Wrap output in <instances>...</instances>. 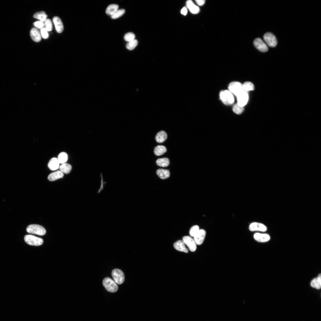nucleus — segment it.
Here are the masks:
<instances>
[{"label": "nucleus", "instance_id": "f257e3e1", "mask_svg": "<svg viewBox=\"0 0 321 321\" xmlns=\"http://www.w3.org/2000/svg\"><path fill=\"white\" fill-rule=\"evenodd\" d=\"M103 284L106 290L111 292H115L118 289V286L115 281L111 278L106 277L103 281Z\"/></svg>", "mask_w": 321, "mask_h": 321}, {"label": "nucleus", "instance_id": "f03ea898", "mask_svg": "<svg viewBox=\"0 0 321 321\" xmlns=\"http://www.w3.org/2000/svg\"><path fill=\"white\" fill-rule=\"evenodd\" d=\"M27 232L29 233L42 236L45 235L46 231L44 227L38 224H31L26 228Z\"/></svg>", "mask_w": 321, "mask_h": 321}, {"label": "nucleus", "instance_id": "7ed1b4c3", "mask_svg": "<svg viewBox=\"0 0 321 321\" xmlns=\"http://www.w3.org/2000/svg\"><path fill=\"white\" fill-rule=\"evenodd\" d=\"M220 97L223 103L225 105L231 104L234 102V96L229 90L221 91L220 93Z\"/></svg>", "mask_w": 321, "mask_h": 321}, {"label": "nucleus", "instance_id": "20e7f679", "mask_svg": "<svg viewBox=\"0 0 321 321\" xmlns=\"http://www.w3.org/2000/svg\"><path fill=\"white\" fill-rule=\"evenodd\" d=\"M24 240L26 243L28 244L36 246L41 245L43 242L42 238L30 235H25Z\"/></svg>", "mask_w": 321, "mask_h": 321}, {"label": "nucleus", "instance_id": "39448f33", "mask_svg": "<svg viewBox=\"0 0 321 321\" xmlns=\"http://www.w3.org/2000/svg\"><path fill=\"white\" fill-rule=\"evenodd\" d=\"M111 275L114 281L119 284H122L125 280L124 273L120 269H115L112 270Z\"/></svg>", "mask_w": 321, "mask_h": 321}, {"label": "nucleus", "instance_id": "423d86ee", "mask_svg": "<svg viewBox=\"0 0 321 321\" xmlns=\"http://www.w3.org/2000/svg\"><path fill=\"white\" fill-rule=\"evenodd\" d=\"M229 91L237 96L243 89V84L240 83L237 81L232 82L230 83L228 86Z\"/></svg>", "mask_w": 321, "mask_h": 321}, {"label": "nucleus", "instance_id": "0eeeda50", "mask_svg": "<svg viewBox=\"0 0 321 321\" xmlns=\"http://www.w3.org/2000/svg\"><path fill=\"white\" fill-rule=\"evenodd\" d=\"M264 40L269 46L274 47L277 44V41L276 37L272 33L268 32L265 33L263 37Z\"/></svg>", "mask_w": 321, "mask_h": 321}, {"label": "nucleus", "instance_id": "6e6552de", "mask_svg": "<svg viewBox=\"0 0 321 321\" xmlns=\"http://www.w3.org/2000/svg\"><path fill=\"white\" fill-rule=\"evenodd\" d=\"M237 104L241 107H243L247 104L248 99L247 92L244 90L240 92L237 96Z\"/></svg>", "mask_w": 321, "mask_h": 321}, {"label": "nucleus", "instance_id": "1a4fd4ad", "mask_svg": "<svg viewBox=\"0 0 321 321\" xmlns=\"http://www.w3.org/2000/svg\"><path fill=\"white\" fill-rule=\"evenodd\" d=\"M182 241L186 244L190 251H195L196 249V244L194 240L191 237L186 236L183 237Z\"/></svg>", "mask_w": 321, "mask_h": 321}, {"label": "nucleus", "instance_id": "9d476101", "mask_svg": "<svg viewBox=\"0 0 321 321\" xmlns=\"http://www.w3.org/2000/svg\"><path fill=\"white\" fill-rule=\"evenodd\" d=\"M249 229L251 231H259L264 232L267 230V227L262 223L254 222L250 224Z\"/></svg>", "mask_w": 321, "mask_h": 321}, {"label": "nucleus", "instance_id": "9b49d317", "mask_svg": "<svg viewBox=\"0 0 321 321\" xmlns=\"http://www.w3.org/2000/svg\"><path fill=\"white\" fill-rule=\"evenodd\" d=\"M206 232L202 229L199 230L197 233L193 237L194 241L196 244L201 245L204 240L206 236Z\"/></svg>", "mask_w": 321, "mask_h": 321}, {"label": "nucleus", "instance_id": "f8f14e48", "mask_svg": "<svg viewBox=\"0 0 321 321\" xmlns=\"http://www.w3.org/2000/svg\"><path fill=\"white\" fill-rule=\"evenodd\" d=\"M254 44L256 48L261 52H265L268 50L267 46L260 38L256 39L254 41Z\"/></svg>", "mask_w": 321, "mask_h": 321}, {"label": "nucleus", "instance_id": "ddd939ff", "mask_svg": "<svg viewBox=\"0 0 321 321\" xmlns=\"http://www.w3.org/2000/svg\"><path fill=\"white\" fill-rule=\"evenodd\" d=\"M254 239L259 242H265L268 241L270 239L269 235L267 234L256 233L254 235Z\"/></svg>", "mask_w": 321, "mask_h": 321}, {"label": "nucleus", "instance_id": "4468645a", "mask_svg": "<svg viewBox=\"0 0 321 321\" xmlns=\"http://www.w3.org/2000/svg\"><path fill=\"white\" fill-rule=\"evenodd\" d=\"M53 21L57 32L59 33L62 32L63 31L64 27L60 18L58 17L55 16L53 18Z\"/></svg>", "mask_w": 321, "mask_h": 321}, {"label": "nucleus", "instance_id": "2eb2a0df", "mask_svg": "<svg viewBox=\"0 0 321 321\" xmlns=\"http://www.w3.org/2000/svg\"><path fill=\"white\" fill-rule=\"evenodd\" d=\"M174 246L176 250L178 251L186 253L188 252V250L186 248L184 243L182 240H179L174 243Z\"/></svg>", "mask_w": 321, "mask_h": 321}, {"label": "nucleus", "instance_id": "dca6fc26", "mask_svg": "<svg viewBox=\"0 0 321 321\" xmlns=\"http://www.w3.org/2000/svg\"><path fill=\"white\" fill-rule=\"evenodd\" d=\"M186 4L187 7L191 13L196 14L199 12V8L191 0L187 1L186 2Z\"/></svg>", "mask_w": 321, "mask_h": 321}, {"label": "nucleus", "instance_id": "f3484780", "mask_svg": "<svg viewBox=\"0 0 321 321\" xmlns=\"http://www.w3.org/2000/svg\"><path fill=\"white\" fill-rule=\"evenodd\" d=\"M31 37L33 40L36 42H40L41 39V35L38 30L35 28H33L30 32Z\"/></svg>", "mask_w": 321, "mask_h": 321}, {"label": "nucleus", "instance_id": "a211bd4d", "mask_svg": "<svg viewBox=\"0 0 321 321\" xmlns=\"http://www.w3.org/2000/svg\"><path fill=\"white\" fill-rule=\"evenodd\" d=\"M59 163L58 159L56 158H53L49 161L48 166L50 169L54 171L59 167Z\"/></svg>", "mask_w": 321, "mask_h": 321}, {"label": "nucleus", "instance_id": "6ab92c4d", "mask_svg": "<svg viewBox=\"0 0 321 321\" xmlns=\"http://www.w3.org/2000/svg\"><path fill=\"white\" fill-rule=\"evenodd\" d=\"M63 176V173L58 170L50 174L48 177V179L50 181H54L62 178Z\"/></svg>", "mask_w": 321, "mask_h": 321}, {"label": "nucleus", "instance_id": "aec40b11", "mask_svg": "<svg viewBox=\"0 0 321 321\" xmlns=\"http://www.w3.org/2000/svg\"><path fill=\"white\" fill-rule=\"evenodd\" d=\"M167 137L166 133L165 131L162 130L157 133L155 137V139L157 142L161 143L166 140Z\"/></svg>", "mask_w": 321, "mask_h": 321}, {"label": "nucleus", "instance_id": "412c9836", "mask_svg": "<svg viewBox=\"0 0 321 321\" xmlns=\"http://www.w3.org/2000/svg\"><path fill=\"white\" fill-rule=\"evenodd\" d=\"M156 174L161 179H165L169 178L170 175L169 170L163 169H159L156 171Z\"/></svg>", "mask_w": 321, "mask_h": 321}, {"label": "nucleus", "instance_id": "4be33fe9", "mask_svg": "<svg viewBox=\"0 0 321 321\" xmlns=\"http://www.w3.org/2000/svg\"><path fill=\"white\" fill-rule=\"evenodd\" d=\"M311 285L313 288L320 289L321 287V275L320 274L317 277L314 278L311 282Z\"/></svg>", "mask_w": 321, "mask_h": 321}, {"label": "nucleus", "instance_id": "5701e85b", "mask_svg": "<svg viewBox=\"0 0 321 321\" xmlns=\"http://www.w3.org/2000/svg\"><path fill=\"white\" fill-rule=\"evenodd\" d=\"M118 7L119 6L117 4L109 5L106 10V13L107 15L111 16L118 9Z\"/></svg>", "mask_w": 321, "mask_h": 321}, {"label": "nucleus", "instance_id": "b1692460", "mask_svg": "<svg viewBox=\"0 0 321 321\" xmlns=\"http://www.w3.org/2000/svg\"><path fill=\"white\" fill-rule=\"evenodd\" d=\"M166 148L163 145H159L156 147L154 150L155 154L157 156H160L163 155L166 152Z\"/></svg>", "mask_w": 321, "mask_h": 321}, {"label": "nucleus", "instance_id": "393cba45", "mask_svg": "<svg viewBox=\"0 0 321 321\" xmlns=\"http://www.w3.org/2000/svg\"><path fill=\"white\" fill-rule=\"evenodd\" d=\"M156 163L158 166L166 167L169 165V159L166 158H158L157 160Z\"/></svg>", "mask_w": 321, "mask_h": 321}, {"label": "nucleus", "instance_id": "a878e982", "mask_svg": "<svg viewBox=\"0 0 321 321\" xmlns=\"http://www.w3.org/2000/svg\"><path fill=\"white\" fill-rule=\"evenodd\" d=\"M60 171L63 173L67 174L69 173L72 169L71 166L67 163L62 164L59 167Z\"/></svg>", "mask_w": 321, "mask_h": 321}, {"label": "nucleus", "instance_id": "bb28decb", "mask_svg": "<svg viewBox=\"0 0 321 321\" xmlns=\"http://www.w3.org/2000/svg\"><path fill=\"white\" fill-rule=\"evenodd\" d=\"M33 17L40 20V21L43 22L45 21L46 19L47 15L45 12L42 11L35 13L33 15Z\"/></svg>", "mask_w": 321, "mask_h": 321}, {"label": "nucleus", "instance_id": "cd10ccee", "mask_svg": "<svg viewBox=\"0 0 321 321\" xmlns=\"http://www.w3.org/2000/svg\"><path fill=\"white\" fill-rule=\"evenodd\" d=\"M67 158V154L65 152H62L59 155L57 159L59 163L62 164L66 162Z\"/></svg>", "mask_w": 321, "mask_h": 321}, {"label": "nucleus", "instance_id": "c85d7f7f", "mask_svg": "<svg viewBox=\"0 0 321 321\" xmlns=\"http://www.w3.org/2000/svg\"><path fill=\"white\" fill-rule=\"evenodd\" d=\"M243 88L246 92L254 90V86L251 82L248 81L245 82L243 84Z\"/></svg>", "mask_w": 321, "mask_h": 321}, {"label": "nucleus", "instance_id": "c756f323", "mask_svg": "<svg viewBox=\"0 0 321 321\" xmlns=\"http://www.w3.org/2000/svg\"><path fill=\"white\" fill-rule=\"evenodd\" d=\"M138 44V41L137 40L134 39L132 41L128 42L126 45V47L128 50H132L136 48Z\"/></svg>", "mask_w": 321, "mask_h": 321}, {"label": "nucleus", "instance_id": "7c9ffc66", "mask_svg": "<svg viewBox=\"0 0 321 321\" xmlns=\"http://www.w3.org/2000/svg\"><path fill=\"white\" fill-rule=\"evenodd\" d=\"M125 10L124 9H118L111 17L113 19L118 18L122 15L125 13Z\"/></svg>", "mask_w": 321, "mask_h": 321}, {"label": "nucleus", "instance_id": "2f4dec72", "mask_svg": "<svg viewBox=\"0 0 321 321\" xmlns=\"http://www.w3.org/2000/svg\"><path fill=\"white\" fill-rule=\"evenodd\" d=\"M135 35L133 33L129 32L125 34L124 39L126 41L129 42L135 39Z\"/></svg>", "mask_w": 321, "mask_h": 321}, {"label": "nucleus", "instance_id": "473e14b6", "mask_svg": "<svg viewBox=\"0 0 321 321\" xmlns=\"http://www.w3.org/2000/svg\"><path fill=\"white\" fill-rule=\"evenodd\" d=\"M233 111L237 114H240L242 113L244 110L243 107H241L237 104L234 105L233 107Z\"/></svg>", "mask_w": 321, "mask_h": 321}, {"label": "nucleus", "instance_id": "72a5a7b5", "mask_svg": "<svg viewBox=\"0 0 321 321\" xmlns=\"http://www.w3.org/2000/svg\"><path fill=\"white\" fill-rule=\"evenodd\" d=\"M199 230V227L198 225H194L191 228L189 231V234L191 237H193Z\"/></svg>", "mask_w": 321, "mask_h": 321}, {"label": "nucleus", "instance_id": "f704fd0d", "mask_svg": "<svg viewBox=\"0 0 321 321\" xmlns=\"http://www.w3.org/2000/svg\"><path fill=\"white\" fill-rule=\"evenodd\" d=\"M45 28L48 31H51L52 29V25L51 21L49 19H47L45 21Z\"/></svg>", "mask_w": 321, "mask_h": 321}, {"label": "nucleus", "instance_id": "c9c22d12", "mask_svg": "<svg viewBox=\"0 0 321 321\" xmlns=\"http://www.w3.org/2000/svg\"><path fill=\"white\" fill-rule=\"evenodd\" d=\"M48 31L45 28H43L40 30V32L42 37L45 39H47L49 37Z\"/></svg>", "mask_w": 321, "mask_h": 321}, {"label": "nucleus", "instance_id": "e433bc0d", "mask_svg": "<svg viewBox=\"0 0 321 321\" xmlns=\"http://www.w3.org/2000/svg\"><path fill=\"white\" fill-rule=\"evenodd\" d=\"M33 24L35 27L38 29H41L44 26L43 22L40 21H36L34 22Z\"/></svg>", "mask_w": 321, "mask_h": 321}, {"label": "nucleus", "instance_id": "4c0bfd02", "mask_svg": "<svg viewBox=\"0 0 321 321\" xmlns=\"http://www.w3.org/2000/svg\"><path fill=\"white\" fill-rule=\"evenodd\" d=\"M100 177H101V186H100V188L99 189L98 191V193H100V192L102 191V190L103 189V188L104 185H105V184L106 182H104L103 180V175H102V174L101 173V174H100Z\"/></svg>", "mask_w": 321, "mask_h": 321}, {"label": "nucleus", "instance_id": "58836bf2", "mask_svg": "<svg viewBox=\"0 0 321 321\" xmlns=\"http://www.w3.org/2000/svg\"><path fill=\"white\" fill-rule=\"evenodd\" d=\"M195 1L198 5L201 6L204 4L205 1L204 0H196Z\"/></svg>", "mask_w": 321, "mask_h": 321}, {"label": "nucleus", "instance_id": "ea45409f", "mask_svg": "<svg viewBox=\"0 0 321 321\" xmlns=\"http://www.w3.org/2000/svg\"><path fill=\"white\" fill-rule=\"evenodd\" d=\"M181 13L182 14L184 15H186L187 13V10L186 8L183 7L181 10Z\"/></svg>", "mask_w": 321, "mask_h": 321}]
</instances>
